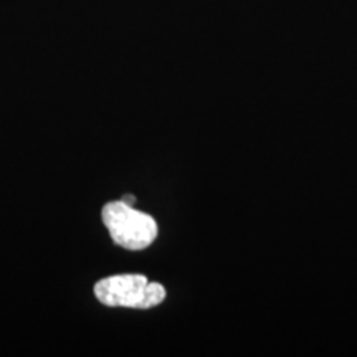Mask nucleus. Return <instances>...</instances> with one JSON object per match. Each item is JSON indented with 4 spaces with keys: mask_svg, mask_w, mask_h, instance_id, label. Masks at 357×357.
<instances>
[{
    "mask_svg": "<svg viewBox=\"0 0 357 357\" xmlns=\"http://www.w3.org/2000/svg\"><path fill=\"white\" fill-rule=\"evenodd\" d=\"M95 296L111 307L149 310L166 300V288L151 283L144 275H116L98 281Z\"/></svg>",
    "mask_w": 357,
    "mask_h": 357,
    "instance_id": "f257e3e1",
    "label": "nucleus"
},
{
    "mask_svg": "<svg viewBox=\"0 0 357 357\" xmlns=\"http://www.w3.org/2000/svg\"><path fill=\"white\" fill-rule=\"evenodd\" d=\"M101 217L113 242L126 250H144L158 238V223L154 218L123 200L106 204Z\"/></svg>",
    "mask_w": 357,
    "mask_h": 357,
    "instance_id": "f03ea898",
    "label": "nucleus"
},
{
    "mask_svg": "<svg viewBox=\"0 0 357 357\" xmlns=\"http://www.w3.org/2000/svg\"><path fill=\"white\" fill-rule=\"evenodd\" d=\"M123 202H126V204H129V205H132L134 202H136V199H134L132 195H126V197L123 199Z\"/></svg>",
    "mask_w": 357,
    "mask_h": 357,
    "instance_id": "7ed1b4c3",
    "label": "nucleus"
}]
</instances>
